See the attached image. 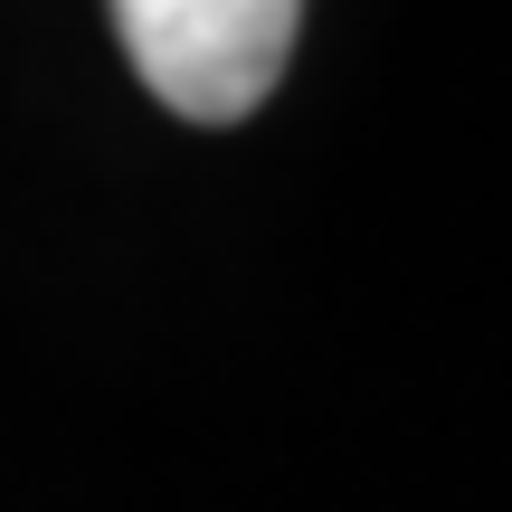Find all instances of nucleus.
Masks as SVG:
<instances>
[{"instance_id":"1","label":"nucleus","mask_w":512,"mask_h":512,"mask_svg":"<svg viewBox=\"0 0 512 512\" xmlns=\"http://www.w3.org/2000/svg\"><path fill=\"white\" fill-rule=\"evenodd\" d=\"M114 29L181 124H247L294 57L304 0H114Z\"/></svg>"}]
</instances>
